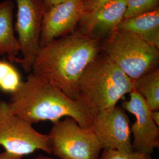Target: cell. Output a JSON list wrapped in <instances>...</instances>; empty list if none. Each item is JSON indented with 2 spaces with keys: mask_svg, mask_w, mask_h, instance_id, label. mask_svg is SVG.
<instances>
[{
  "mask_svg": "<svg viewBox=\"0 0 159 159\" xmlns=\"http://www.w3.org/2000/svg\"><path fill=\"white\" fill-rule=\"evenodd\" d=\"M14 2L4 0L0 2V56L6 55L10 62H16L19 57L20 47L14 34Z\"/></svg>",
  "mask_w": 159,
  "mask_h": 159,
  "instance_id": "cell-12",
  "label": "cell"
},
{
  "mask_svg": "<svg viewBox=\"0 0 159 159\" xmlns=\"http://www.w3.org/2000/svg\"><path fill=\"white\" fill-rule=\"evenodd\" d=\"M52 154L59 159H98L102 148L91 127L71 117L54 123L48 134Z\"/></svg>",
  "mask_w": 159,
  "mask_h": 159,
  "instance_id": "cell-5",
  "label": "cell"
},
{
  "mask_svg": "<svg viewBox=\"0 0 159 159\" xmlns=\"http://www.w3.org/2000/svg\"><path fill=\"white\" fill-rule=\"evenodd\" d=\"M127 0H117L85 13L80 20L78 31L85 36L102 40L124 20Z\"/></svg>",
  "mask_w": 159,
  "mask_h": 159,
  "instance_id": "cell-11",
  "label": "cell"
},
{
  "mask_svg": "<svg viewBox=\"0 0 159 159\" xmlns=\"http://www.w3.org/2000/svg\"><path fill=\"white\" fill-rule=\"evenodd\" d=\"M0 146L10 153L23 157L42 150L52 154L48 134L12 111L8 102L0 100Z\"/></svg>",
  "mask_w": 159,
  "mask_h": 159,
  "instance_id": "cell-6",
  "label": "cell"
},
{
  "mask_svg": "<svg viewBox=\"0 0 159 159\" xmlns=\"http://www.w3.org/2000/svg\"><path fill=\"white\" fill-rule=\"evenodd\" d=\"M159 0H127L124 19L136 17L159 7Z\"/></svg>",
  "mask_w": 159,
  "mask_h": 159,
  "instance_id": "cell-16",
  "label": "cell"
},
{
  "mask_svg": "<svg viewBox=\"0 0 159 159\" xmlns=\"http://www.w3.org/2000/svg\"><path fill=\"white\" fill-rule=\"evenodd\" d=\"M0 159H23L21 157L10 153L6 151L0 153Z\"/></svg>",
  "mask_w": 159,
  "mask_h": 159,
  "instance_id": "cell-20",
  "label": "cell"
},
{
  "mask_svg": "<svg viewBox=\"0 0 159 159\" xmlns=\"http://www.w3.org/2000/svg\"><path fill=\"white\" fill-rule=\"evenodd\" d=\"M84 14V0H66L46 11L42 23L40 48L74 32Z\"/></svg>",
  "mask_w": 159,
  "mask_h": 159,
  "instance_id": "cell-10",
  "label": "cell"
},
{
  "mask_svg": "<svg viewBox=\"0 0 159 159\" xmlns=\"http://www.w3.org/2000/svg\"><path fill=\"white\" fill-rule=\"evenodd\" d=\"M101 40L78 31L41 47L31 73L43 76L73 100H79V83L87 67L101 52Z\"/></svg>",
  "mask_w": 159,
  "mask_h": 159,
  "instance_id": "cell-1",
  "label": "cell"
},
{
  "mask_svg": "<svg viewBox=\"0 0 159 159\" xmlns=\"http://www.w3.org/2000/svg\"><path fill=\"white\" fill-rule=\"evenodd\" d=\"M91 128L102 150L133 151L129 118L118 106L97 113Z\"/></svg>",
  "mask_w": 159,
  "mask_h": 159,
  "instance_id": "cell-8",
  "label": "cell"
},
{
  "mask_svg": "<svg viewBox=\"0 0 159 159\" xmlns=\"http://www.w3.org/2000/svg\"><path fill=\"white\" fill-rule=\"evenodd\" d=\"M129 100L121 103V107L136 117L130 126L133 150L152 154L159 147V127L152 118L151 110L144 98L134 90Z\"/></svg>",
  "mask_w": 159,
  "mask_h": 159,
  "instance_id": "cell-9",
  "label": "cell"
},
{
  "mask_svg": "<svg viewBox=\"0 0 159 159\" xmlns=\"http://www.w3.org/2000/svg\"><path fill=\"white\" fill-rule=\"evenodd\" d=\"M133 90L142 97L151 111L159 110V69L133 80Z\"/></svg>",
  "mask_w": 159,
  "mask_h": 159,
  "instance_id": "cell-14",
  "label": "cell"
},
{
  "mask_svg": "<svg viewBox=\"0 0 159 159\" xmlns=\"http://www.w3.org/2000/svg\"><path fill=\"white\" fill-rule=\"evenodd\" d=\"M101 52L132 80L159 68V48L129 31L114 30L101 41Z\"/></svg>",
  "mask_w": 159,
  "mask_h": 159,
  "instance_id": "cell-4",
  "label": "cell"
},
{
  "mask_svg": "<svg viewBox=\"0 0 159 159\" xmlns=\"http://www.w3.org/2000/svg\"><path fill=\"white\" fill-rule=\"evenodd\" d=\"M117 0H84L85 14L95 10L97 8L104 6L107 3Z\"/></svg>",
  "mask_w": 159,
  "mask_h": 159,
  "instance_id": "cell-18",
  "label": "cell"
},
{
  "mask_svg": "<svg viewBox=\"0 0 159 159\" xmlns=\"http://www.w3.org/2000/svg\"><path fill=\"white\" fill-rule=\"evenodd\" d=\"M98 159H152V154L143 153L136 151L130 152L115 150H103Z\"/></svg>",
  "mask_w": 159,
  "mask_h": 159,
  "instance_id": "cell-17",
  "label": "cell"
},
{
  "mask_svg": "<svg viewBox=\"0 0 159 159\" xmlns=\"http://www.w3.org/2000/svg\"><path fill=\"white\" fill-rule=\"evenodd\" d=\"M34 159H52L50 157L48 156H46L44 155H39L38 156H37Z\"/></svg>",
  "mask_w": 159,
  "mask_h": 159,
  "instance_id": "cell-22",
  "label": "cell"
},
{
  "mask_svg": "<svg viewBox=\"0 0 159 159\" xmlns=\"http://www.w3.org/2000/svg\"><path fill=\"white\" fill-rule=\"evenodd\" d=\"M116 29L136 34L159 48V8L124 19Z\"/></svg>",
  "mask_w": 159,
  "mask_h": 159,
  "instance_id": "cell-13",
  "label": "cell"
},
{
  "mask_svg": "<svg viewBox=\"0 0 159 159\" xmlns=\"http://www.w3.org/2000/svg\"><path fill=\"white\" fill-rule=\"evenodd\" d=\"M64 1H66V0H43L46 11L50 9L52 7L56 6Z\"/></svg>",
  "mask_w": 159,
  "mask_h": 159,
  "instance_id": "cell-19",
  "label": "cell"
},
{
  "mask_svg": "<svg viewBox=\"0 0 159 159\" xmlns=\"http://www.w3.org/2000/svg\"><path fill=\"white\" fill-rule=\"evenodd\" d=\"M133 90V80L102 52L85 68L79 83L80 100L96 113L117 106Z\"/></svg>",
  "mask_w": 159,
  "mask_h": 159,
  "instance_id": "cell-3",
  "label": "cell"
},
{
  "mask_svg": "<svg viewBox=\"0 0 159 159\" xmlns=\"http://www.w3.org/2000/svg\"><path fill=\"white\" fill-rule=\"evenodd\" d=\"M151 116L154 122L159 126V110L151 111Z\"/></svg>",
  "mask_w": 159,
  "mask_h": 159,
  "instance_id": "cell-21",
  "label": "cell"
},
{
  "mask_svg": "<svg viewBox=\"0 0 159 159\" xmlns=\"http://www.w3.org/2000/svg\"><path fill=\"white\" fill-rule=\"evenodd\" d=\"M23 81L17 68L6 60H0V90L11 95L20 87Z\"/></svg>",
  "mask_w": 159,
  "mask_h": 159,
  "instance_id": "cell-15",
  "label": "cell"
},
{
  "mask_svg": "<svg viewBox=\"0 0 159 159\" xmlns=\"http://www.w3.org/2000/svg\"><path fill=\"white\" fill-rule=\"evenodd\" d=\"M12 111L30 124L71 117L91 127L96 112L81 100H73L45 77L30 73L8 102Z\"/></svg>",
  "mask_w": 159,
  "mask_h": 159,
  "instance_id": "cell-2",
  "label": "cell"
},
{
  "mask_svg": "<svg viewBox=\"0 0 159 159\" xmlns=\"http://www.w3.org/2000/svg\"><path fill=\"white\" fill-rule=\"evenodd\" d=\"M15 1L17 10L14 30L22 54V58H18L16 62L21 65L25 72L30 73L40 49V35L46 10L43 0Z\"/></svg>",
  "mask_w": 159,
  "mask_h": 159,
  "instance_id": "cell-7",
  "label": "cell"
}]
</instances>
